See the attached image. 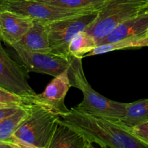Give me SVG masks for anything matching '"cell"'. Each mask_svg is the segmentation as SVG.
Masks as SVG:
<instances>
[{"mask_svg": "<svg viewBox=\"0 0 148 148\" xmlns=\"http://www.w3.org/2000/svg\"><path fill=\"white\" fill-rule=\"evenodd\" d=\"M133 134L148 146V120L132 128Z\"/></svg>", "mask_w": 148, "mask_h": 148, "instance_id": "obj_20", "label": "cell"}, {"mask_svg": "<svg viewBox=\"0 0 148 148\" xmlns=\"http://www.w3.org/2000/svg\"><path fill=\"white\" fill-rule=\"evenodd\" d=\"M33 104L30 99L19 95L0 87V108H23Z\"/></svg>", "mask_w": 148, "mask_h": 148, "instance_id": "obj_19", "label": "cell"}, {"mask_svg": "<svg viewBox=\"0 0 148 148\" xmlns=\"http://www.w3.org/2000/svg\"><path fill=\"white\" fill-rule=\"evenodd\" d=\"M4 10L27 16L33 20L44 23L91 12L64 8L37 0H6Z\"/></svg>", "mask_w": 148, "mask_h": 148, "instance_id": "obj_6", "label": "cell"}, {"mask_svg": "<svg viewBox=\"0 0 148 148\" xmlns=\"http://www.w3.org/2000/svg\"><path fill=\"white\" fill-rule=\"evenodd\" d=\"M1 41L0 39V87L32 101L36 93L28 83L27 70L10 58Z\"/></svg>", "mask_w": 148, "mask_h": 148, "instance_id": "obj_8", "label": "cell"}, {"mask_svg": "<svg viewBox=\"0 0 148 148\" xmlns=\"http://www.w3.org/2000/svg\"><path fill=\"white\" fill-rule=\"evenodd\" d=\"M148 46V36H140V37L130 38L123 39L119 41L111 43L98 45L95 47L93 50L85 55V56H95L103 53H108L116 50H121L125 49H132V48H141Z\"/></svg>", "mask_w": 148, "mask_h": 148, "instance_id": "obj_16", "label": "cell"}, {"mask_svg": "<svg viewBox=\"0 0 148 148\" xmlns=\"http://www.w3.org/2000/svg\"><path fill=\"white\" fill-rule=\"evenodd\" d=\"M68 72L71 87L79 89L83 95L82 101L77 108L92 115L119 122L125 115L128 103L112 101L96 92L85 78L82 59L74 57L72 67Z\"/></svg>", "mask_w": 148, "mask_h": 148, "instance_id": "obj_2", "label": "cell"}, {"mask_svg": "<svg viewBox=\"0 0 148 148\" xmlns=\"http://www.w3.org/2000/svg\"><path fill=\"white\" fill-rule=\"evenodd\" d=\"M33 23L30 17L3 10L0 12V39L10 46L18 43Z\"/></svg>", "mask_w": 148, "mask_h": 148, "instance_id": "obj_10", "label": "cell"}, {"mask_svg": "<svg viewBox=\"0 0 148 148\" xmlns=\"http://www.w3.org/2000/svg\"><path fill=\"white\" fill-rule=\"evenodd\" d=\"M6 0H0V12L4 10V4Z\"/></svg>", "mask_w": 148, "mask_h": 148, "instance_id": "obj_22", "label": "cell"}, {"mask_svg": "<svg viewBox=\"0 0 148 148\" xmlns=\"http://www.w3.org/2000/svg\"><path fill=\"white\" fill-rule=\"evenodd\" d=\"M148 10L124 22L97 43L98 45L111 43L130 38L147 36Z\"/></svg>", "mask_w": 148, "mask_h": 148, "instance_id": "obj_11", "label": "cell"}, {"mask_svg": "<svg viewBox=\"0 0 148 148\" xmlns=\"http://www.w3.org/2000/svg\"><path fill=\"white\" fill-rule=\"evenodd\" d=\"M99 10L46 23L51 52L70 57L68 49L71 40L89 27L97 17Z\"/></svg>", "mask_w": 148, "mask_h": 148, "instance_id": "obj_5", "label": "cell"}, {"mask_svg": "<svg viewBox=\"0 0 148 148\" xmlns=\"http://www.w3.org/2000/svg\"><path fill=\"white\" fill-rule=\"evenodd\" d=\"M58 120L101 147H148L133 134L132 129L117 121L88 114L76 106L59 114Z\"/></svg>", "mask_w": 148, "mask_h": 148, "instance_id": "obj_1", "label": "cell"}, {"mask_svg": "<svg viewBox=\"0 0 148 148\" xmlns=\"http://www.w3.org/2000/svg\"><path fill=\"white\" fill-rule=\"evenodd\" d=\"M147 120H148V98L128 103L125 115L120 120L119 123L132 129Z\"/></svg>", "mask_w": 148, "mask_h": 148, "instance_id": "obj_15", "label": "cell"}, {"mask_svg": "<svg viewBox=\"0 0 148 148\" xmlns=\"http://www.w3.org/2000/svg\"><path fill=\"white\" fill-rule=\"evenodd\" d=\"M64 8L85 11H95L102 7L107 0H37Z\"/></svg>", "mask_w": 148, "mask_h": 148, "instance_id": "obj_18", "label": "cell"}, {"mask_svg": "<svg viewBox=\"0 0 148 148\" xmlns=\"http://www.w3.org/2000/svg\"><path fill=\"white\" fill-rule=\"evenodd\" d=\"M147 36H148V31H147Z\"/></svg>", "mask_w": 148, "mask_h": 148, "instance_id": "obj_23", "label": "cell"}, {"mask_svg": "<svg viewBox=\"0 0 148 148\" xmlns=\"http://www.w3.org/2000/svg\"><path fill=\"white\" fill-rule=\"evenodd\" d=\"M96 46V41L90 34L86 31L80 32L71 40L68 49L69 54L74 57L82 59Z\"/></svg>", "mask_w": 148, "mask_h": 148, "instance_id": "obj_17", "label": "cell"}, {"mask_svg": "<svg viewBox=\"0 0 148 148\" xmlns=\"http://www.w3.org/2000/svg\"><path fill=\"white\" fill-rule=\"evenodd\" d=\"M59 116L37 104L30 107V114L10 140L17 148H48Z\"/></svg>", "mask_w": 148, "mask_h": 148, "instance_id": "obj_3", "label": "cell"}, {"mask_svg": "<svg viewBox=\"0 0 148 148\" xmlns=\"http://www.w3.org/2000/svg\"><path fill=\"white\" fill-rule=\"evenodd\" d=\"M148 10V0H107L85 30L96 43L124 22Z\"/></svg>", "mask_w": 148, "mask_h": 148, "instance_id": "obj_4", "label": "cell"}, {"mask_svg": "<svg viewBox=\"0 0 148 148\" xmlns=\"http://www.w3.org/2000/svg\"><path fill=\"white\" fill-rule=\"evenodd\" d=\"M16 45L30 51H51L46 23L33 20V25L28 31Z\"/></svg>", "mask_w": 148, "mask_h": 148, "instance_id": "obj_13", "label": "cell"}, {"mask_svg": "<svg viewBox=\"0 0 148 148\" xmlns=\"http://www.w3.org/2000/svg\"><path fill=\"white\" fill-rule=\"evenodd\" d=\"M0 147L1 148H17L16 145H14L13 143H10V142H4L0 141Z\"/></svg>", "mask_w": 148, "mask_h": 148, "instance_id": "obj_21", "label": "cell"}, {"mask_svg": "<svg viewBox=\"0 0 148 148\" xmlns=\"http://www.w3.org/2000/svg\"><path fill=\"white\" fill-rule=\"evenodd\" d=\"M69 70L62 72L46 86L42 93L36 94L33 98V103L49 108L58 116L69 111L65 106L66 93L71 87Z\"/></svg>", "mask_w": 148, "mask_h": 148, "instance_id": "obj_9", "label": "cell"}, {"mask_svg": "<svg viewBox=\"0 0 148 148\" xmlns=\"http://www.w3.org/2000/svg\"><path fill=\"white\" fill-rule=\"evenodd\" d=\"M31 105L23 107L16 112L0 120V141L10 142L16 130L30 114Z\"/></svg>", "mask_w": 148, "mask_h": 148, "instance_id": "obj_14", "label": "cell"}, {"mask_svg": "<svg viewBox=\"0 0 148 148\" xmlns=\"http://www.w3.org/2000/svg\"><path fill=\"white\" fill-rule=\"evenodd\" d=\"M19 58L27 72L46 74L56 77L66 70H69L73 63L74 56L67 58L52 52L30 51L23 48L13 45Z\"/></svg>", "mask_w": 148, "mask_h": 148, "instance_id": "obj_7", "label": "cell"}, {"mask_svg": "<svg viewBox=\"0 0 148 148\" xmlns=\"http://www.w3.org/2000/svg\"><path fill=\"white\" fill-rule=\"evenodd\" d=\"M93 145L78 132L57 119L48 148H91Z\"/></svg>", "mask_w": 148, "mask_h": 148, "instance_id": "obj_12", "label": "cell"}]
</instances>
